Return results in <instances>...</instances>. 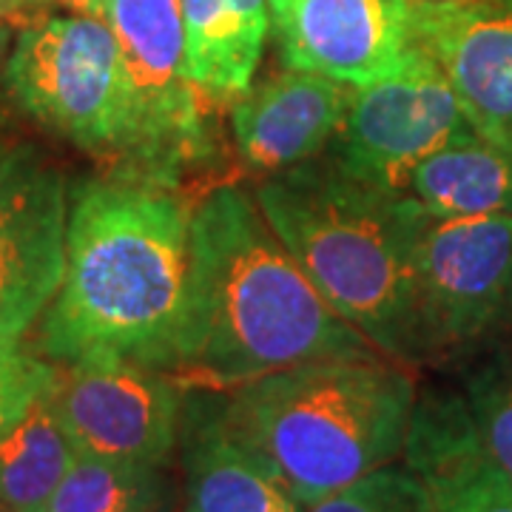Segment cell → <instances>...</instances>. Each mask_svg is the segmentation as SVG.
<instances>
[{"instance_id": "30bf717a", "label": "cell", "mask_w": 512, "mask_h": 512, "mask_svg": "<svg viewBox=\"0 0 512 512\" xmlns=\"http://www.w3.org/2000/svg\"><path fill=\"white\" fill-rule=\"evenodd\" d=\"M69 191L32 148L0 157V345H18L66 271Z\"/></svg>"}, {"instance_id": "7402d4cb", "label": "cell", "mask_w": 512, "mask_h": 512, "mask_svg": "<svg viewBox=\"0 0 512 512\" xmlns=\"http://www.w3.org/2000/svg\"><path fill=\"white\" fill-rule=\"evenodd\" d=\"M55 362H43L18 345H0V439L52 387Z\"/></svg>"}, {"instance_id": "5b68a950", "label": "cell", "mask_w": 512, "mask_h": 512, "mask_svg": "<svg viewBox=\"0 0 512 512\" xmlns=\"http://www.w3.org/2000/svg\"><path fill=\"white\" fill-rule=\"evenodd\" d=\"M6 86L29 117L74 146L126 154V77L106 18L66 12L20 26L6 60Z\"/></svg>"}, {"instance_id": "484cf974", "label": "cell", "mask_w": 512, "mask_h": 512, "mask_svg": "<svg viewBox=\"0 0 512 512\" xmlns=\"http://www.w3.org/2000/svg\"><path fill=\"white\" fill-rule=\"evenodd\" d=\"M6 29H9V26H0V55H3V49H6Z\"/></svg>"}, {"instance_id": "277c9868", "label": "cell", "mask_w": 512, "mask_h": 512, "mask_svg": "<svg viewBox=\"0 0 512 512\" xmlns=\"http://www.w3.org/2000/svg\"><path fill=\"white\" fill-rule=\"evenodd\" d=\"M416 402L407 365L370 350L234 387L217 419L311 507L402 458Z\"/></svg>"}, {"instance_id": "7c38bea8", "label": "cell", "mask_w": 512, "mask_h": 512, "mask_svg": "<svg viewBox=\"0 0 512 512\" xmlns=\"http://www.w3.org/2000/svg\"><path fill=\"white\" fill-rule=\"evenodd\" d=\"M416 37L453 86L470 126L512 146V0L416 9Z\"/></svg>"}, {"instance_id": "603a6c76", "label": "cell", "mask_w": 512, "mask_h": 512, "mask_svg": "<svg viewBox=\"0 0 512 512\" xmlns=\"http://www.w3.org/2000/svg\"><path fill=\"white\" fill-rule=\"evenodd\" d=\"M52 0H0V26H12V23H32L43 18V9Z\"/></svg>"}, {"instance_id": "9c48e42d", "label": "cell", "mask_w": 512, "mask_h": 512, "mask_svg": "<svg viewBox=\"0 0 512 512\" xmlns=\"http://www.w3.org/2000/svg\"><path fill=\"white\" fill-rule=\"evenodd\" d=\"M49 399L83 456L163 467L180 439L183 387L128 359L55 362Z\"/></svg>"}, {"instance_id": "e0dca14e", "label": "cell", "mask_w": 512, "mask_h": 512, "mask_svg": "<svg viewBox=\"0 0 512 512\" xmlns=\"http://www.w3.org/2000/svg\"><path fill=\"white\" fill-rule=\"evenodd\" d=\"M404 197L433 217H512V146L456 140L413 171Z\"/></svg>"}, {"instance_id": "4316f807", "label": "cell", "mask_w": 512, "mask_h": 512, "mask_svg": "<svg viewBox=\"0 0 512 512\" xmlns=\"http://www.w3.org/2000/svg\"><path fill=\"white\" fill-rule=\"evenodd\" d=\"M0 512H15L9 504H6V498H3V495H0Z\"/></svg>"}, {"instance_id": "ac0fdd59", "label": "cell", "mask_w": 512, "mask_h": 512, "mask_svg": "<svg viewBox=\"0 0 512 512\" xmlns=\"http://www.w3.org/2000/svg\"><path fill=\"white\" fill-rule=\"evenodd\" d=\"M77 461L49 390L0 439V495L15 512H43Z\"/></svg>"}, {"instance_id": "cb8c5ba5", "label": "cell", "mask_w": 512, "mask_h": 512, "mask_svg": "<svg viewBox=\"0 0 512 512\" xmlns=\"http://www.w3.org/2000/svg\"><path fill=\"white\" fill-rule=\"evenodd\" d=\"M52 3H60V6H66L69 12H83V15H100V18H103V6H106V0H52Z\"/></svg>"}, {"instance_id": "9a60e30c", "label": "cell", "mask_w": 512, "mask_h": 512, "mask_svg": "<svg viewBox=\"0 0 512 512\" xmlns=\"http://www.w3.org/2000/svg\"><path fill=\"white\" fill-rule=\"evenodd\" d=\"M185 69L205 103H237L254 86L271 35V0H180Z\"/></svg>"}, {"instance_id": "8992f818", "label": "cell", "mask_w": 512, "mask_h": 512, "mask_svg": "<svg viewBox=\"0 0 512 512\" xmlns=\"http://www.w3.org/2000/svg\"><path fill=\"white\" fill-rule=\"evenodd\" d=\"M128 97V171L177 180L211 148L205 100L185 69L180 0H106Z\"/></svg>"}, {"instance_id": "2e32d148", "label": "cell", "mask_w": 512, "mask_h": 512, "mask_svg": "<svg viewBox=\"0 0 512 512\" xmlns=\"http://www.w3.org/2000/svg\"><path fill=\"white\" fill-rule=\"evenodd\" d=\"M188 512H308L274 470L220 419L197 424L185 444Z\"/></svg>"}, {"instance_id": "d4e9b609", "label": "cell", "mask_w": 512, "mask_h": 512, "mask_svg": "<svg viewBox=\"0 0 512 512\" xmlns=\"http://www.w3.org/2000/svg\"><path fill=\"white\" fill-rule=\"evenodd\" d=\"M413 9H447V6H461L470 0H410Z\"/></svg>"}, {"instance_id": "3957f363", "label": "cell", "mask_w": 512, "mask_h": 512, "mask_svg": "<svg viewBox=\"0 0 512 512\" xmlns=\"http://www.w3.org/2000/svg\"><path fill=\"white\" fill-rule=\"evenodd\" d=\"M254 197L330 308L387 359L419 362V205L350 177L333 160L271 174Z\"/></svg>"}, {"instance_id": "6da1fadb", "label": "cell", "mask_w": 512, "mask_h": 512, "mask_svg": "<svg viewBox=\"0 0 512 512\" xmlns=\"http://www.w3.org/2000/svg\"><path fill=\"white\" fill-rule=\"evenodd\" d=\"M370 350L293 262L251 191L220 185L194 205L191 276L165 376L228 393L313 359Z\"/></svg>"}, {"instance_id": "7a4b0ae2", "label": "cell", "mask_w": 512, "mask_h": 512, "mask_svg": "<svg viewBox=\"0 0 512 512\" xmlns=\"http://www.w3.org/2000/svg\"><path fill=\"white\" fill-rule=\"evenodd\" d=\"M194 205L177 180L128 168L74 194L66 271L40 325L52 362L128 359L163 373L188 293Z\"/></svg>"}, {"instance_id": "52a82bcc", "label": "cell", "mask_w": 512, "mask_h": 512, "mask_svg": "<svg viewBox=\"0 0 512 512\" xmlns=\"http://www.w3.org/2000/svg\"><path fill=\"white\" fill-rule=\"evenodd\" d=\"M421 359L456 353L512 325V217H433L416 228Z\"/></svg>"}, {"instance_id": "d6986e66", "label": "cell", "mask_w": 512, "mask_h": 512, "mask_svg": "<svg viewBox=\"0 0 512 512\" xmlns=\"http://www.w3.org/2000/svg\"><path fill=\"white\" fill-rule=\"evenodd\" d=\"M165 507L163 467L77 453L43 512H165Z\"/></svg>"}, {"instance_id": "ffe728a7", "label": "cell", "mask_w": 512, "mask_h": 512, "mask_svg": "<svg viewBox=\"0 0 512 512\" xmlns=\"http://www.w3.org/2000/svg\"><path fill=\"white\" fill-rule=\"evenodd\" d=\"M464 402L487 453L512 478V359H495L476 370Z\"/></svg>"}, {"instance_id": "ba28073f", "label": "cell", "mask_w": 512, "mask_h": 512, "mask_svg": "<svg viewBox=\"0 0 512 512\" xmlns=\"http://www.w3.org/2000/svg\"><path fill=\"white\" fill-rule=\"evenodd\" d=\"M470 134L478 131L453 86L419 43L399 72L353 89L333 163L362 183L404 197L427 157Z\"/></svg>"}, {"instance_id": "5bb4252c", "label": "cell", "mask_w": 512, "mask_h": 512, "mask_svg": "<svg viewBox=\"0 0 512 512\" xmlns=\"http://www.w3.org/2000/svg\"><path fill=\"white\" fill-rule=\"evenodd\" d=\"M402 458L433 512H512V478L487 453L464 396L419 399Z\"/></svg>"}, {"instance_id": "4fadbf2b", "label": "cell", "mask_w": 512, "mask_h": 512, "mask_svg": "<svg viewBox=\"0 0 512 512\" xmlns=\"http://www.w3.org/2000/svg\"><path fill=\"white\" fill-rule=\"evenodd\" d=\"M353 89L330 77L285 69L251 86L231 109L239 163L254 174H282L336 143Z\"/></svg>"}, {"instance_id": "44dd1931", "label": "cell", "mask_w": 512, "mask_h": 512, "mask_svg": "<svg viewBox=\"0 0 512 512\" xmlns=\"http://www.w3.org/2000/svg\"><path fill=\"white\" fill-rule=\"evenodd\" d=\"M308 512H433L430 498L407 467H382L339 493L308 507Z\"/></svg>"}, {"instance_id": "8fae6325", "label": "cell", "mask_w": 512, "mask_h": 512, "mask_svg": "<svg viewBox=\"0 0 512 512\" xmlns=\"http://www.w3.org/2000/svg\"><path fill=\"white\" fill-rule=\"evenodd\" d=\"M285 69L362 89L399 72L419 49L410 0H271Z\"/></svg>"}]
</instances>
